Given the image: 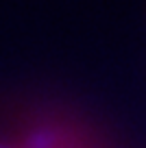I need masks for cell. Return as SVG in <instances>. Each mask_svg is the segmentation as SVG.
I'll return each mask as SVG.
<instances>
[{"mask_svg":"<svg viewBox=\"0 0 146 148\" xmlns=\"http://www.w3.org/2000/svg\"><path fill=\"white\" fill-rule=\"evenodd\" d=\"M0 148H55V146H48V144H39V142H28V144H0Z\"/></svg>","mask_w":146,"mask_h":148,"instance_id":"1","label":"cell"}]
</instances>
